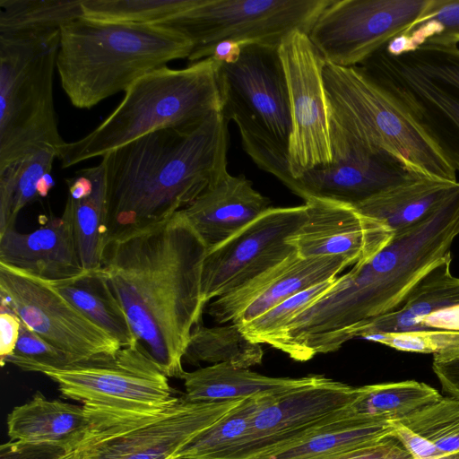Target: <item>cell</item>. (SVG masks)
Wrapping results in <instances>:
<instances>
[{
    "label": "cell",
    "mask_w": 459,
    "mask_h": 459,
    "mask_svg": "<svg viewBox=\"0 0 459 459\" xmlns=\"http://www.w3.org/2000/svg\"><path fill=\"white\" fill-rule=\"evenodd\" d=\"M207 247L178 212L106 244L101 269L137 341L168 377L183 378V356L206 304Z\"/></svg>",
    "instance_id": "6da1fadb"
},
{
    "label": "cell",
    "mask_w": 459,
    "mask_h": 459,
    "mask_svg": "<svg viewBox=\"0 0 459 459\" xmlns=\"http://www.w3.org/2000/svg\"><path fill=\"white\" fill-rule=\"evenodd\" d=\"M228 125L220 111L199 123L152 132L102 156L108 240L170 218L229 174Z\"/></svg>",
    "instance_id": "7a4b0ae2"
},
{
    "label": "cell",
    "mask_w": 459,
    "mask_h": 459,
    "mask_svg": "<svg viewBox=\"0 0 459 459\" xmlns=\"http://www.w3.org/2000/svg\"><path fill=\"white\" fill-rule=\"evenodd\" d=\"M192 41L165 24H127L84 17L60 29L56 70L78 108H91L170 61L188 58Z\"/></svg>",
    "instance_id": "3957f363"
},
{
    "label": "cell",
    "mask_w": 459,
    "mask_h": 459,
    "mask_svg": "<svg viewBox=\"0 0 459 459\" xmlns=\"http://www.w3.org/2000/svg\"><path fill=\"white\" fill-rule=\"evenodd\" d=\"M220 63L208 57L183 69L162 66L136 80L110 115L58 149L62 168L105 154L152 132L203 121L222 111Z\"/></svg>",
    "instance_id": "277c9868"
},
{
    "label": "cell",
    "mask_w": 459,
    "mask_h": 459,
    "mask_svg": "<svg viewBox=\"0 0 459 459\" xmlns=\"http://www.w3.org/2000/svg\"><path fill=\"white\" fill-rule=\"evenodd\" d=\"M360 66L459 170V48L426 42L393 56L381 48Z\"/></svg>",
    "instance_id": "5b68a950"
},
{
    "label": "cell",
    "mask_w": 459,
    "mask_h": 459,
    "mask_svg": "<svg viewBox=\"0 0 459 459\" xmlns=\"http://www.w3.org/2000/svg\"><path fill=\"white\" fill-rule=\"evenodd\" d=\"M60 30L0 38V170L43 148L65 143L58 131L53 80Z\"/></svg>",
    "instance_id": "8992f818"
},
{
    "label": "cell",
    "mask_w": 459,
    "mask_h": 459,
    "mask_svg": "<svg viewBox=\"0 0 459 459\" xmlns=\"http://www.w3.org/2000/svg\"><path fill=\"white\" fill-rule=\"evenodd\" d=\"M329 119L367 147L394 153L424 176L457 182L456 170L360 66L326 64Z\"/></svg>",
    "instance_id": "52a82bcc"
},
{
    "label": "cell",
    "mask_w": 459,
    "mask_h": 459,
    "mask_svg": "<svg viewBox=\"0 0 459 459\" xmlns=\"http://www.w3.org/2000/svg\"><path fill=\"white\" fill-rule=\"evenodd\" d=\"M44 375L57 384L63 397L118 416L152 415L181 397L139 342Z\"/></svg>",
    "instance_id": "ba28073f"
},
{
    "label": "cell",
    "mask_w": 459,
    "mask_h": 459,
    "mask_svg": "<svg viewBox=\"0 0 459 459\" xmlns=\"http://www.w3.org/2000/svg\"><path fill=\"white\" fill-rule=\"evenodd\" d=\"M245 398L189 402L183 395L165 410L143 416L113 415L85 406L93 428L74 450L76 459H175Z\"/></svg>",
    "instance_id": "9c48e42d"
},
{
    "label": "cell",
    "mask_w": 459,
    "mask_h": 459,
    "mask_svg": "<svg viewBox=\"0 0 459 459\" xmlns=\"http://www.w3.org/2000/svg\"><path fill=\"white\" fill-rule=\"evenodd\" d=\"M332 0H203L168 21L193 43L192 63L211 56L220 42L279 47L290 32L309 33Z\"/></svg>",
    "instance_id": "30bf717a"
},
{
    "label": "cell",
    "mask_w": 459,
    "mask_h": 459,
    "mask_svg": "<svg viewBox=\"0 0 459 459\" xmlns=\"http://www.w3.org/2000/svg\"><path fill=\"white\" fill-rule=\"evenodd\" d=\"M446 254L395 309L358 328L355 337L394 350L442 354L459 350V277Z\"/></svg>",
    "instance_id": "8fae6325"
},
{
    "label": "cell",
    "mask_w": 459,
    "mask_h": 459,
    "mask_svg": "<svg viewBox=\"0 0 459 459\" xmlns=\"http://www.w3.org/2000/svg\"><path fill=\"white\" fill-rule=\"evenodd\" d=\"M359 394V386L324 376L278 395L255 414L234 446L212 459H259L290 446L345 413Z\"/></svg>",
    "instance_id": "7c38bea8"
},
{
    "label": "cell",
    "mask_w": 459,
    "mask_h": 459,
    "mask_svg": "<svg viewBox=\"0 0 459 459\" xmlns=\"http://www.w3.org/2000/svg\"><path fill=\"white\" fill-rule=\"evenodd\" d=\"M429 0H332L307 34L327 64L360 65L422 16Z\"/></svg>",
    "instance_id": "4fadbf2b"
},
{
    "label": "cell",
    "mask_w": 459,
    "mask_h": 459,
    "mask_svg": "<svg viewBox=\"0 0 459 459\" xmlns=\"http://www.w3.org/2000/svg\"><path fill=\"white\" fill-rule=\"evenodd\" d=\"M286 76L291 132L288 160L291 177L333 162L331 126L323 71L327 64L305 32L288 34L279 46Z\"/></svg>",
    "instance_id": "5bb4252c"
},
{
    "label": "cell",
    "mask_w": 459,
    "mask_h": 459,
    "mask_svg": "<svg viewBox=\"0 0 459 459\" xmlns=\"http://www.w3.org/2000/svg\"><path fill=\"white\" fill-rule=\"evenodd\" d=\"M305 204L270 207L236 234L207 250L202 271L205 304L278 264L295 248L288 243L306 219Z\"/></svg>",
    "instance_id": "9a60e30c"
},
{
    "label": "cell",
    "mask_w": 459,
    "mask_h": 459,
    "mask_svg": "<svg viewBox=\"0 0 459 459\" xmlns=\"http://www.w3.org/2000/svg\"><path fill=\"white\" fill-rule=\"evenodd\" d=\"M1 301L55 347L86 359L121 345L64 298L49 281L0 262Z\"/></svg>",
    "instance_id": "2e32d148"
},
{
    "label": "cell",
    "mask_w": 459,
    "mask_h": 459,
    "mask_svg": "<svg viewBox=\"0 0 459 459\" xmlns=\"http://www.w3.org/2000/svg\"><path fill=\"white\" fill-rule=\"evenodd\" d=\"M333 162L293 180L291 192L354 206L397 186L428 178L403 158L374 151L330 122Z\"/></svg>",
    "instance_id": "e0dca14e"
},
{
    "label": "cell",
    "mask_w": 459,
    "mask_h": 459,
    "mask_svg": "<svg viewBox=\"0 0 459 459\" xmlns=\"http://www.w3.org/2000/svg\"><path fill=\"white\" fill-rule=\"evenodd\" d=\"M304 201L306 219L288 238V243L301 256H342L352 266L362 264L386 247L394 237L384 222L354 205L319 197Z\"/></svg>",
    "instance_id": "ac0fdd59"
},
{
    "label": "cell",
    "mask_w": 459,
    "mask_h": 459,
    "mask_svg": "<svg viewBox=\"0 0 459 459\" xmlns=\"http://www.w3.org/2000/svg\"><path fill=\"white\" fill-rule=\"evenodd\" d=\"M219 80L223 100L241 108L288 147L291 117L279 47L242 46L235 63H220Z\"/></svg>",
    "instance_id": "d6986e66"
},
{
    "label": "cell",
    "mask_w": 459,
    "mask_h": 459,
    "mask_svg": "<svg viewBox=\"0 0 459 459\" xmlns=\"http://www.w3.org/2000/svg\"><path fill=\"white\" fill-rule=\"evenodd\" d=\"M351 264L342 256L304 257L296 251L232 291L214 299L208 314L215 322H248L291 296L337 277Z\"/></svg>",
    "instance_id": "ffe728a7"
},
{
    "label": "cell",
    "mask_w": 459,
    "mask_h": 459,
    "mask_svg": "<svg viewBox=\"0 0 459 459\" xmlns=\"http://www.w3.org/2000/svg\"><path fill=\"white\" fill-rule=\"evenodd\" d=\"M0 262L48 281L83 273L68 209L33 231L13 228L0 234Z\"/></svg>",
    "instance_id": "44dd1931"
},
{
    "label": "cell",
    "mask_w": 459,
    "mask_h": 459,
    "mask_svg": "<svg viewBox=\"0 0 459 459\" xmlns=\"http://www.w3.org/2000/svg\"><path fill=\"white\" fill-rule=\"evenodd\" d=\"M270 207V199L255 190L244 175L229 173L180 212L208 250Z\"/></svg>",
    "instance_id": "7402d4cb"
},
{
    "label": "cell",
    "mask_w": 459,
    "mask_h": 459,
    "mask_svg": "<svg viewBox=\"0 0 459 459\" xmlns=\"http://www.w3.org/2000/svg\"><path fill=\"white\" fill-rule=\"evenodd\" d=\"M89 411L58 400H48L40 392L8 414L11 440L50 443L76 450L91 432Z\"/></svg>",
    "instance_id": "603a6c76"
},
{
    "label": "cell",
    "mask_w": 459,
    "mask_h": 459,
    "mask_svg": "<svg viewBox=\"0 0 459 459\" xmlns=\"http://www.w3.org/2000/svg\"><path fill=\"white\" fill-rule=\"evenodd\" d=\"M323 375L301 377H273L249 368L219 363L185 373L183 377L189 402H214L245 398L255 394H281L319 381Z\"/></svg>",
    "instance_id": "cb8c5ba5"
},
{
    "label": "cell",
    "mask_w": 459,
    "mask_h": 459,
    "mask_svg": "<svg viewBox=\"0 0 459 459\" xmlns=\"http://www.w3.org/2000/svg\"><path fill=\"white\" fill-rule=\"evenodd\" d=\"M392 424L416 459H459V398L442 395Z\"/></svg>",
    "instance_id": "d4e9b609"
},
{
    "label": "cell",
    "mask_w": 459,
    "mask_h": 459,
    "mask_svg": "<svg viewBox=\"0 0 459 459\" xmlns=\"http://www.w3.org/2000/svg\"><path fill=\"white\" fill-rule=\"evenodd\" d=\"M394 433L391 422L345 413L298 443L259 459H338Z\"/></svg>",
    "instance_id": "484cf974"
},
{
    "label": "cell",
    "mask_w": 459,
    "mask_h": 459,
    "mask_svg": "<svg viewBox=\"0 0 459 459\" xmlns=\"http://www.w3.org/2000/svg\"><path fill=\"white\" fill-rule=\"evenodd\" d=\"M458 186V181L422 178L388 189L356 207L384 222L394 234L420 222Z\"/></svg>",
    "instance_id": "4316f807"
},
{
    "label": "cell",
    "mask_w": 459,
    "mask_h": 459,
    "mask_svg": "<svg viewBox=\"0 0 459 459\" xmlns=\"http://www.w3.org/2000/svg\"><path fill=\"white\" fill-rule=\"evenodd\" d=\"M49 282L91 321L116 339L121 347L138 342L101 268L84 270L75 277Z\"/></svg>",
    "instance_id": "83f0119b"
},
{
    "label": "cell",
    "mask_w": 459,
    "mask_h": 459,
    "mask_svg": "<svg viewBox=\"0 0 459 459\" xmlns=\"http://www.w3.org/2000/svg\"><path fill=\"white\" fill-rule=\"evenodd\" d=\"M91 189L79 197L67 196L78 254L83 270H100L107 244V181L105 164L86 168Z\"/></svg>",
    "instance_id": "f1b7e54d"
},
{
    "label": "cell",
    "mask_w": 459,
    "mask_h": 459,
    "mask_svg": "<svg viewBox=\"0 0 459 459\" xmlns=\"http://www.w3.org/2000/svg\"><path fill=\"white\" fill-rule=\"evenodd\" d=\"M82 0H0V38L42 36L83 16Z\"/></svg>",
    "instance_id": "f546056e"
},
{
    "label": "cell",
    "mask_w": 459,
    "mask_h": 459,
    "mask_svg": "<svg viewBox=\"0 0 459 459\" xmlns=\"http://www.w3.org/2000/svg\"><path fill=\"white\" fill-rule=\"evenodd\" d=\"M263 356L262 344L247 339L237 324L213 327L199 325L192 332L183 362L228 363L249 368L261 364Z\"/></svg>",
    "instance_id": "4dcf8cb0"
},
{
    "label": "cell",
    "mask_w": 459,
    "mask_h": 459,
    "mask_svg": "<svg viewBox=\"0 0 459 459\" xmlns=\"http://www.w3.org/2000/svg\"><path fill=\"white\" fill-rule=\"evenodd\" d=\"M441 396L436 388L424 382H385L359 386V397L352 403V407L359 415L392 423L412 414Z\"/></svg>",
    "instance_id": "1f68e13d"
},
{
    "label": "cell",
    "mask_w": 459,
    "mask_h": 459,
    "mask_svg": "<svg viewBox=\"0 0 459 459\" xmlns=\"http://www.w3.org/2000/svg\"><path fill=\"white\" fill-rule=\"evenodd\" d=\"M57 152L43 148L0 170V234L15 228L20 212L38 195V184L50 173Z\"/></svg>",
    "instance_id": "d6a6232c"
},
{
    "label": "cell",
    "mask_w": 459,
    "mask_h": 459,
    "mask_svg": "<svg viewBox=\"0 0 459 459\" xmlns=\"http://www.w3.org/2000/svg\"><path fill=\"white\" fill-rule=\"evenodd\" d=\"M278 395L281 394H255L245 398L225 417L180 449L175 458L212 459L229 449L244 436L255 414Z\"/></svg>",
    "instance_id": "836d02e7"
},
{
    "label": "cell",
    "mask_w": 459,
    "mask_h": 459,
    "mask_svg": "<svg viewBox=\"0 0 459 459\" xmlns=\"http://www.w3.org/2000/svg\"><path fill=\"white\" fill-rule=\"evenodd\" d=\"M203 0H82L84 18L127 24H162Z\"/></svg>",
    "instance_id": "e575fe53"
},
{
    "label": "cell",
    "mask_w": 459,
    "mask_h": 459,
    "mask_svg": "<svg viewBox=\"0 0 459 459\" xmlns=\"http://www.w3.org/2000/svg\"><path fill=\"white\" fill-rule=\"evenodd\" d=\"M337 277L302 290L259 316L238 325L250 341L266 344L272 337L281 332L301 311L326 293L333 286Z\"/></svg>",
    "instance_id": "d590c367"
},
{
    "label": "cell",
    "mask_w": 459,
    "mask_h": 459,
    "mask_svg": "<svg viewBox=\"0 0 459 459\" xmlns=\"http://www.w3.org/2000/svg\"><path fill=\"white\" fill-rule=\"evenodd\" d=\"M82 359L55 347L21 321L15 348L1 361V365L9 363L24 371L45 374L65 369Z\"/></svg>",
    "instance_id": "8d00e7d4"
},
{
    "label": "cell",
    "mask_w": 459,
    "mask_h": 459,
    "mask_svg": "<svg viewBox=\"0 0 459 459\" xmlns=\"http://www.w3.org/2000/svg\"><path fill=\"white\" fill-rule=\"evenodd\" d=\"M408 52L426 42L459 43V0H429L421 18L406 32Z\"/></svg>",
    "instance_id": "74e56055"
},
{
    "label": "cell",
    "mask_w": 459,
    "mask_h": 459,
    "mask_svg": "<svg viewBox=\"0 0 459 459\" xmlns=\"http://www.w3.org/2000/svg\"><path fill=\"white\" fill-rule=\"evenodd\" d=\"M71 452L50 443L11 440L0 447V459H56Z\"/></svg>",
    "instance_id": "f35d334b"
},
{
    "label": "cell",
    "mask_w": 459,
    "mask_h": 459,
    "mask_svg": "<svg viewBox=\"0 0 459 459\" xmlns=\"http://www.w3.org/2000/svg\"><path fill=\"white\" fill-rule=\"evenodd\" d=\"M338 459H416L394 434L356 449Z\"/></svg>",
    "instance_id": "ab89813d"
},
{
    "label": "cell",
    "mask_w": 459,
    "mask_h": 459,
    "mask_svg": "<svg viewBox=\"0 0 459 459\" xmlns=\"http://www.w3.org/2000/svg\"><path fill=\"white\" fill-rule=\"evenodd\" d=\"M21 319L4 302L0 308V362L10 355L19 338Z\"/></svg>",
    "instance_id": "60d3db41"
},
{
    "label": "cell",
    "mask_w": 459,
    "mask_h": 459,
    "mask_svg": "<svg viewBox=\"0 0 459 459\" xmlns=\"http://www.w3.org/2000/svg\"><path fill=\"white\" fill-rule=\"evenodd\" d=\"M436 374L442 390L447 395L459 398V350L438 359Z\"/></svg>",
    "instance_id": "b9f144b4"
},
{
    "label": "cell",
    "mask_w": 459,
    "mask_h": 459,
    "mask_svg": "<svg viewBox=\"0 0 459 459\" xmlns=\"http://www.w3.org/2000/svg\"><path fill=\"white\" fill-rule=\"evenodd\" d=\"M242 46L234 41L225 40L218 43L212 49L211 56L219 63H235L241 54Z\"/></svg>",
    "instance_id": "7bdbcfd3"
},
{
    "label": "cell",
    "mask_w": 459,
    "mask_h": 459,
    "mask_svg": "<svg viewBox=\"0 0 459 459\" xmlns=\"http://www.w3.org/2000/svg\"><path fill=\"white\" fill-rule=\"evenodd\" d=\"M54 186L53 178L50 175V173L46 174L44 177L41 178L38 184V195L40 197H45L51 187Z\"/></svg>",
    "instance_id": "ee69618b"
},
{
    "label": "cell",
    "mask_w": 459,
    "mask_h": 459,
    "mask_svg": "<svg viewBox=\"0 0 459 459\" xmlns=\"http://www.w3.org/2000/svg\"><path fill=\"white\" fill-rule=\"evenodd\" d=\"M56 459H76V456L74 451H71Z\"/></svg>",
    "instance_id": "f6af8a7d"
},
{
    "label": "cell",
    "mask_w": 459,
    "mask_h": 459,
    "mask_svg": "<svg viewBox=\"0 0 459 459\" xmlns=\"http://www.w3.org/2000/svg\"><path fill=\"white\" fill-rule=\"evenodd\" d=\"M175 459H181V458H175Z\"/></svg>",
    "instance_id": "bcb514c9"
}]
</instances>
